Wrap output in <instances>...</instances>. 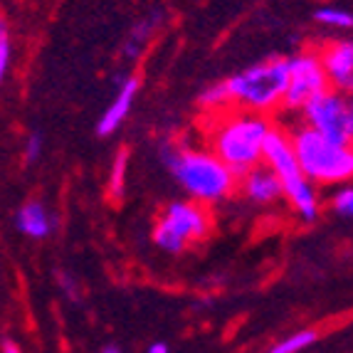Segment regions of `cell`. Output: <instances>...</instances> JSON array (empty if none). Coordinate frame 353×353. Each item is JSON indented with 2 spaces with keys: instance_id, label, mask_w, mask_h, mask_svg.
Masks as SVG:
<instances>
[{
  "instance_id": "obj_10",
  "label": "cell",
  "mask_w": 353,
  "mask_h": 353,
  "mask_svg": "<svg viewBox=\"0 0 353 353\" xmlns=\"http://www.w3.org/2000/svg\"><path fill=\"white\" fill-rule=\"evenodd\" d=\"M240 190L248 201L257 203V205H270V203L282 198V183L274 173L267 168L265 163L254 165L248 173H242L240 178Z\"/></svg>"
},
{
  "instance_id": "obj_12",
  "label": "cell",
  "mask_w": 353,
  "mask_h": 353,
  "mask_svg": "<svg viewBox=\"0 0 353 353\" xmlns=\"http://www.w3.org/2000/svg\"><path fill=\"white\" fill-rule=\"evenodd\" d=\"M15 225H18V230L23 232V235L42 240V237H48L50 232H52L54 220L42 203L30 201L18 210V215H15Z\"/></svg>"
},
{
  "instance_id": "obj_15",
  "label": "cell",
  "mask_w": 353,
  "mask_h": 353,
  "mask_svg": "<svg viewBox=\"0 0 353 353\" xmlns=\"http://www.w3.org/2000/svg\"><path fill=\"white\" fill-rule=\"evenodd\" d=\"M314 20L321 23L324 28H336V30H348L353 25L351 12L339 6H321L314 12Z\"/></svg>"
},
{
  "instance_id": "obj_19",
  "label": "cell",
  "mask_w": 353,
  "mask_h": 353,
  "mask_svg": "<svg viewBox=\"0 0 353 353\" xmlns=\"http://www.w3.org/2000/svg\"><path fill=\"white\" fill-rule=\"evenodd\" d=\"M10 57H12V45H10V32H8L6 20L0 18V84L6 79L8 67H10Z\"/></svg>"
},
{
  "instance_id": "obj_21",
  "label": "cell",
  "mask_w": 353,
  "mask_h": 353,
  "mask_svg": "<svg viewBox=\"0 0 353 353\" xmlns=\"http://www.w3.org/2000/svg\"><path fill=\"white\" fill-rule=\"evenodd\" d=\"M59 287L70 294V299H77V289H74V284L70 282V277H67V274H59Z\"/></svg>"
},
{
  "instance_id": "obj_13",
  "label": "cell",
  "mask_w": 353,
  "mask_h": 353,
  "mask_svg": "<svg viewBox=\"0 0 353 353\" xmlns=\"http://www.w3.org/2000/svg\"><path fill=\"white\" fill-rule=\"evenodd\" d=\"M159 18H161L159 12H151L148 18H143L141 23L131 30L129 40H126V45H124V54H126V57L136 59L139 54H141V50L146 48L148 37L153 35V30H156V25H159Z\"/></svg>"
},
{
  "instance_id": "obj_1",
  "label": "cell",
  "mask_w": 353,
  "mask_h": 353,
  "mask_svg": "<svg viewBox=\"0 0 353 353\" xmlns=\"http://www.w3.org/2000/svg\"><path fill=\"white\" fill-rule=\"evenodd\" d=\"M161 159L178 181L190 201L201 205L228 201L237 190V176L212 151L201 148H183L173 143L161 146Z\"/></svg>"
},
{
  "instance_id": "obj_22",
  "label": "cell",
  "mask_w": 353,
  "mask_h": 353,
  "mask_svg": "<svg viewBox=\"0 0 353 353\" xmlns=\"http://www.w3.org/2000/svg\"><path fill=\"white\" fill-rule=\"evenodd\" d=\"M148 353H168V346H165L163 341H156L148 346Z\"/></svg>"
},
{
  "instance_id": "obj_4",
  "label": "cell",
  "mask_w": 353,
  "mask_h": 353,
  "mask_svg": "<svg viewBox=\"0 0 353 353\" xmlns=\"http://www.w3.org/2000/svg\"><path fill=\"white\" fill-rule=\"evenodd\" d=\"M292 148H294L299 171L306 181L314 185H341L348 183L353 176V151L351 146H339L316 134L309 126H299L289 136Z\"/></svg>"
},
{
  "instance_id": "obj_6",
  "label": "cell",
  "mask_w": 353,
  "mask_h": 353,
  "mask_svg": "<svg viewBox=\"0 0 353 353\" xmlns=\"http://www.w3.org/2000/svg\"><path fill=\"white\" fill-rule=\"evenodd\" d=\"M210 212L208 205L195 201H176L165 205L163 215L153 228V242L163 252L178 254L188 248L190 242H198L210 232Z\"/></svg>"
},
{
  "instance_id": "obj_24",
  "label": "cell",
  "mask_w": 353,
  "mask_h": 353,
  "mask_svg": "<svg viewBox=\"0 0 353 353\" xmlns=\"http://www.w3.org/2000/svg\"><path fill=\"white\" fill-rule=\"evenodd\" d=\"M104 353H121V351H117V348H104Z\"/></svg>"
},
{
  "instance_id": "obj_3",
  "label": "cell",
  "mask_w": 353,
  "mask_h": 353,
  "mask_svg": "<svg viewBox=\"0 0 353 353\" xmlns=\"http://www.w3.org/2000/svg\"><path fill=\"white\" fill-rule=\"evenodd\" d=\"M262 163L279 178L282 195L289 201V205L296 210L299 220L314 223L319 218V210H321L316 185L312 181H306L304 173L299 171V163H296L294 148H292L289 136L284 131L274 129V126L270 129V134L265 139V146H262Z\"/></svg>"
},
{
  "instance_id": "obj_20",
  "label": "cell",
  "mask_w": 353,
  "mask_h": 353,
  "mask_svg": "<svg viewBox=\"0 0 353 353\" xmlns=\"http://www.w3.org/2000/svg\"><path fill=\"white\" fill-rule=\"evenodd\" d=\"M40 156H42V136L30 134L28 143H25V163H35Z\"/></svg>"
},
{
  "instance_id": "obj_11",
  "label": "cell",
  "mask_w": 353,
  "mask_h": 353,
  "mask_svg": "<svg viewBox=\"0 0 353 353\" xmlns=\"http://www.w3.org/2000/svg\"><path fill=\"white\" fill-rule=\"evenodd\" d=\"M139 87H141V79H139L136 74L126 77L124 82L119 84L117 97H114V101L109 104V109L104 112V117L99 119V124H97V134L112 136L119 126L124 124L126 117H129V112H131V106H134L136 94H139Z\"/></svg>"
},
{
  "instance_id": "obj_23",
  "label": "cell",
  "mask_w": 353,
  "mask_h": 353,
  "mask_svg": "<svg viewBox=\"0 0 353 353\" xmlns=\"http://www.w3.org/2000/svg\"><path fill=\"white\" fill-rule=\"evenodd\" d=\"M3 353H23V351H20V346L15 341H6L3 343Z\"/></svg>"
},
{
  "instance_id": "obj_2",
  "label": "cell",
  "mask_w": 353,
  "mask_h": 353,
  "mask_svg": "<svg viewBox=\"0 0 353 353\" xmlns=\"http://www.w3.org/2000/svg\"><path fill=\"white\" fill-rule=\"evenodd\" d=\"M272 124L267 114L235 112L218 114V121L210 131V151L228 165L237 178L250 168L262 163V146Z\"/></svg>"
},
{
  "instance_id": "obj_16",
  "label": "cell",
  "mask_w": 353,
  "mask_h": 353,
  "mask_svg": "<svg viewBox=\"0 0 353 353\" xmlns=\"http://www.w3.org/2000/svg\"><path fill=\"white\" fill-rule=\"evenodd\" d=\"M316 339H319V334L314 329H301V331H296V334L282 339L279 343H274L270 353H301L304 348L312 346Z\"/></svg>"
},
{
  "instance_id": "obj_9",
  "label": "cell",
  "mask_w": 353,
  "mask_h": 353,
  "mask_svg": "<svg viewBox=\"0 0 353 353\" xmlns=\"http://www.w3.org/2000/svg\"><path fill=\"white\" fill-rule=\"evenodd\" d=\"M321 67L329 79V89L348 94L353 89V42L351 40H334L321 52Z\"/></svg>"
},
{
  "instance_id": "obj_5",
  "label": "cell",
  "mask_w": 353,
  "mask_h": 353,
  "mask_svg": "<svg viewBox=\"0 0 353 353\" xmlns=\"http://www.w3.org/2000/svg\"><path fill=\"white\" fill-rule=\"evenodd\" d=\"M225 87L230 101L237 109L257 114L277 112L287 89V57H270L257 62L225 79Z\"/></svg>"
},
{
  "instance_id": "obj_7",
  "label": "cell",
  "mask_w": 353,
  "mask_h": 353,
  "mask_svg": "<svg viewBox=\"0 0 353 353\" xmlns=\"http://www.w3.org/2000/svg\"><path fill=\"white\" fill-rule=\"evenodd\" d=\"M301 117L309 129L339 146H351L353 141V109L343 92L326 89L301 106Z\"/></svg>"
},
{
  "instance_id": "obj_8",
  "label": "cell",
  "mask_w": 353,
  "mask_h": 353,
  "mask_svg": "<svg viewBox=\"0 0 353 353\" xmlns=\"http://www.w3.org/2000/svg\"><path fill=\"white\" fill-rule=\"evenodd\" d=\"M329 89V79L324 74L319 52L306 50L287 59V89H284L282 106L287 112H301V106L316 94Z\"/></svg>"
},
{
  "instance_id": "obj_17",
  "label": "cell",
  "mask_w": 353,
  "mask_h": 353,
  "mask_svg": "<svg viewBox=\"0 0 353 353\" xmlns=\"http://www.w3.org/2000/svg\"><path fill=\"white\" fill-rule=\"evenodd\" d=\"M126 165H129V151H126V148H119L117 159H114V165H112V181H109V193H112L114 201H121V198H124Z\"/></svg>"
},
{
  "instance_id": "obj_14",
  "label": "cell",
  "mask_w": 353,
  "mask_h": 353,
  "mask_svg": "<svg viewBox=\"0 0 353 353\" xmlns=\"http://www.w3.org/2000/svg\"><path fill=\"white\" fill-rule=\"evenodd\" d=\"M198 104L205 109V112H212V114H223L228 112L232 101H230V94H228V87L225 82H215L210 87H205L198 97Z\"/></svg>"
},
{
  "instance_id": "obj_18",
  "label": "cell",
  "mask_w": 353,
  "mask_h": 353,
  "mask_svg": "<svg viewBox=\"0 0 353 353\" xmlns=\"http://www.w3.org/2000/svg\"><path fill=\"white\" fill-rule=\"evenodd\" d=\"M331 208L339 218H351L353 215V190L348 183H341V188L336 190L334 198H331Z\"/></svg>"
}]
</instances>
